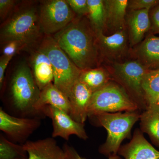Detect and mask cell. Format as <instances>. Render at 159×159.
Masks as SVG:
<instances>
[{
    "label": "cell",
    "instance_id": "21",
    "mask_svg": "<svg viewBox=\"0 0 159 159\" xmlns=\"http://www.w3.org/2000/svg\"><path fill=\"white\" fill-rule=\"evenodd\" d=\"M78 80L94 93L106 85L111 80V77L108 70L99 67L82 70Z\"/></svg>",
    "mask_w": 159,
    "mask_h": 159
},
{
    "label": "cell",
    "instance_id": "4",
    "mask_svg": "<svg viewBox=\"0 0 159 159\" xmlns=\"http://www.w3.org/2000/svg\"><path fill=\"white\" fill-rule=\"evenodd\" d=\"M41 32L39 9L34 5L22 6L1 26V44L18 41L26 47L37 41Z\"/></svg>",
    "mask_w": 159,
    "mask_h": 159
},
{
    "label": "cell",
    "instance_id": "8",
    "mask_svg": "<svg viewBox=\"0 0 159 159\" xmlns=\"http://www.w3.org/2000/svg\"><path fill=\"white\" fill-rule=\"evenodd\" d=\"M39 17L42 31L51 35L65 28L76 16L66 0H47L41 2Z\"/></svg>",
    "mask_w": 159,
    "mask_h": 159
},
{
    "label": "cell",
    "instance_id": "20",
    "mask_svg": "<svg viewBox=\"0 0 159 159\" xmlns=\"http://www.w3.org/2000/svg\"><path fill=\"white\" fill-rule=\"evenodd\" d=\"M140 129L148 134L153 144L159 147V105L148 106L140 116Z\"/></svg>",
    "mask_w": 159,
    "mask_h": 159
},
{
    "label": "cell",
    "instance_id": "6",
    "mask_svg": "<svg viewBox=\"0 0 159 159\" xmlns=\"http://www.w3.org/2000/svg\"><path fill=\"white\" fill-rule=\"evenodd\" d=\"M140 110L124 89L111 80L93 93L88 108V117L102 113Z\"/></svg>",
    "mask_w": 159,
    "mask_h": 159
},
{
    "label": "cell",
    "instance_id": "29",
    "mask_svg": "<svg viewBox=\"0 0 159 159\" xmlns=\"http://www.w3.org/2000/svg\"><path fill=\"white\" fill-rule=\"evenodd\" d=\"M18 1L15 0H0V17L4 20L16 6Z\"/></svg>",
    "mask_w": 159,
    "mask_h": 159
},
{
    "label": "cell",
    "instance_id": "12",
    "mask_svg": "<svg viewBox=\"0 0 159 159\" xmlns=\"http://www.w3.org/2000/svg\"><path fill=\"white\" fill-rule=\"evenodd\" d=\"M125 159H159V151L145 139L141 129H137L129 143L121 146L118 152Z\"/></svg>",
    "mask_w": 159,
    "mask_h": 159
},
{
    "label": "cell",
    "instance_id": "17",
    "mask_svg": "<svg viewBox=\"0 0 159 159\" xmlns=\"http://www.w3.org/2000/svg\"><path fill=\"white\" fill-rule=\"evenodd\" d=\"M23 145L28 152V159H66L63 149L52 137L28 141Z\"/></svg>",
    "mask_w": 159,
    "mask_h": 159
},
{
    "label": "cell",
    "instance_id": "5",
    "mask_svg": "<svg viewBox=\"0 0 159 159\" xmlns=\"http://www.w3.org/2000/svg\"><path fill=\"white\" fill-rule=\"evenodd\" d=\"M39 48L47 54L52 64L54 84L69 98L82 70L74 64L51 35H46Z\"/></svg>",
    "mask_w": 159,
    "mask_h": 159
},
{
    "label": "cell",
    "instance_id": "7",
    "mask_svg": "<svg viewBox=\"0 0 159 159\" xmlns=\"http://www.w3.org/2000/svg\"><path fill=\"white\" fill-rule=\"evenodd\" d=\"M138 61L115 62L112 70H108L111 79L122 87L136 103L140 110L147 109L142 82L145 72L148 70Z\"/></svg>",
    "mask_w": 159,
    "mask_h": 159
},
{
    "label": "cell",
    "instance_id": "28",
    "mask_svg": "<svg viewBox=\"0 0 159 159\" xmlns=\"http://www.w3.org/2000/svg\"><path fill=\"white\" fill-rule=\"evenodd\" d=\"M151 29L149 33L159 34V3L149 11Z\"/></svg>",
    "mask_w": 159,
    "mask_h": 159
},
{
    "label": "cell",
    "instance_id": "23",
    "mask_svg": "<svg viewBox=\"0 0 159 159\" xmlns=\"http://www.w3.org/2000/svg\"><path fill=\"white\" fill-rule=\"evenodd\" d=\"M89 12L87 18L96 34L104 32L106 9L104 0H88Z\"/></svg>",
    "mask_w": 159,
    "mask_h": 159
},
{
    "label": "cell",
    "instance_id": "10",
    "mask_svg": "<svg viewBox=\"0 0 159 159\" xmlns=\"http://www.w3.org/2000/svg\"><path fill=\"white\" fill-rule=\"evenodd\" d=\"M96 34L101 61L105 60L112 63L119 62L129 54L130 48L126 29L109 35L103 32Z\"/></svg>",
    "mask_w": 159,
    "mask_h": 159
},
{
    "label": "cell",
    "instance_id": "13",
    "mask_svg": "<svg viewBox=\"0 0 159 159\" xmlns=\"http://www.w3.org/2000/svg\"><path fill=\"white\" fill-rule=\"evenodd\" d=\"M93 93L85 84L77 80L69 97L70 116L74 120L84 124L88 117V108Z\"/></svg>",
    "mask_w": 159,
    "mask_h": 159
},
{
    "label": "cell",
    "instance_id": "31",
    "mask_svg": "<svg viewBox=\"0 0 159 159\" xmlns=\"http://www.w3.org/2000/svg\"><path fill=\"white\" fill-rule=\"evenodd\" d=\"M12 57L2 55L0 58V88H2L4 83V75L6 68Z\"/></svg>",
    "mask_w": 159,
    "mask_h": 159
},
{
    "label": "cell",
    "instance_id": "1",
    "mask_svg": "<svg viewBox=\"0 0 159 159\" xmlns=\"http://www.w3.org/2000/svg\"><path fill=\"white\" fill-rule=\"evenodd\" d=\"M53 37L81 70L99 67L101 59L97 46V34L87 18L76 17Z\"/></svg>",
    "mask_w": 159,
    "mask_h": 159
},
{
    "label": "cell",
    "instance_id": "14",
    "mask_svg": "<svg viewBox=\"0 0 159 159\" xmlns=\"http://www.w3.org/2000/svg\"><path fill=\"white\" fill-rule=\"evenodd\" d=\"M148 9L128 11L126 16V28L130 49L144 39L150 31L151 23Z\"/></svg>",
    "mask_w": 159,
    "mask_h": 159
},
{
    "label": "cell",
    "instance_id": "9",
    "mask_svg": "<svg viewBox=\"0 0 159 159\" xmlns=\"http://www.w3.org/2000/svg\"><path fill=\"white\" fill-rule=\"evenodd\" d=\"M41 118H20L11 116L0 108V130L11 142L24 145L29 137L39 128Z\"/></svg>",
    "mask_w": 159,
    "mask_h": 159
},
{
    "label": "cell",
    "instance_id": "19",
    "mask_svg": "<svg viewBox=\"0 0 159 159\" xmlns=\"http://www.w3.org/2000/svg\"><path fill=\"white\" fill-rule=\"evenodd\" d=\"M47 106L54 107L70 115V104L69 98L52 83L41 91L34 109L44 116L42 110Z\"/></svg>",
    "mask_w": 159,
    "mask_h": 159
},
{
    "label": "cell",
    "instance_id": "25",
    "mask_svg": "<svg viewBox=\"0 0 159 159\" xmlns=\"http://www.w3.org/2000/svg\"><path fill=\"white\" fill-rule=\"evenodd\" d=\"M159 3V0H129L128 1V11L150 10Z\"/></svg>",
    "mask_w": 159,
    "mask_h": 159
},
{
    "label": "cell",
    "instance_id": "15",
    "mask_svg": "<svg viewBox=\"0 0 159 159\" xmlns=\"http://www.w3.org/2000/svg\"><path fill=\"white\" fill-rule=\"evenodd\" d=\"M129 54L149 69L159 66V36L149 33L142 42L130 49Z\"/></svg>",
    "mask_w": 159,
    "mask_h": 159
},
{
    "label": "cell",
    "instance_id": "32",
    "mask_svg": "<svg viewBox=\"0 0 159 159\" xmlns=\"http://www.w3.org/2000/svg\"><path fill=\"white\" fill-rule=\"evenodd\" d=\"M157 103L158 104H159V98H158V102H157Z\"/></svg>",
    "mask_w": 159,
    "mask_h": 159
},
{
    "label": "cell",
    "instance_id": "22",
    "mask_svg": "<svg viewBox=\"0 0 159 159\" xmlns=\"http://www.w3.org/2000/svg\"><path fill=\"white\" fill-rule=\"evenodd\" d=\"M142 88L147 107L157 103L159 97V69L147 70L142 80Z\"/></svg>",
    "mask_w": 159,
    "mask_h": 159
},
{
    "label": "cell",
    "instance_id": "11",
    "mask_svg": "<svg viewBox=\"0 0 159 159\" xmlns=\"http://www.w3.org/2000/svg\"><path fill=\"white\" fill-rule=\"evenodd\" d=\"M42 112L45 117L52 120V138L61 137L68 141L71 135H75L84 140L88 139L84 124L76 122L64 111L51 106H47L43 108Z\"/></svg>",
    "mask_w": 159,
    "mask_h": 159
},
{
    "label": "cell",
    "instance_id": "26",
    "mask_svg": "<svg viewBox=\"0 0 159 159\" xmlns=\"http://www.w3.org/2000/svg\"><path fill=\"white\" fill-rule=\"evenodd\" d=\"M74 13L78 16H87L89 12L88 0H66Z\"/></svg>",
    "mask_w": 159,
    "mask_h": 159
},
{
    "label": "cell",
    "instance_id": "30",
    "mask_svg": "<svg viewBox=\"0 0 159 159\" xmlns=\"http://www.w3.org/2000/svg\"><path fill=\"white\" fill-rule=\"evenodd\" d=\"M66 154V159H87L80 155L77 151L73 146L65 143L62 147ZM108 159H121L118 155H111L108 157Z\"/></svg>",
    "mask_w": 159,
    "mask_h": 159
},
{
    "label": "cell",
    "instance_id": "16",
    "mask_svg": "<svg viewBox=\"0 0 159 159\" xmlns=\"http://www.w3.org/2000/svg\"><path fill=\"white\" fill-rule=\"evenodd\" d=\"M106 19L104 33L113 34L125 29L128 0H105Z\"/></svg>",
    "mask_w": 159,
    "mask_h": 159
},
{
    "label": "cell",
    "instance_id": "24",
    "mask_svg": "<svg viewBox=\"0 0 159 159\" xmlns=\"http://www.w3.org/2000/svg\"><path fill=\"white\" fill-rule=\"evenodd\" d=\"M28 154L23 145L11 142L0 134V159H28Z\"/></svg>",
    "mask_w": 159,
    "mask_h": 159
},
{
    "label": "cell",
    "instance_id": "3",
    "mask_svg": "<svg viewBox=\"0 0 159 159\" xmlns=\"http://www.w3.org/2000/svg\"><path fill=\"white\" fill-rule=\"evenodd\" d=\"M141 114L140 110H137L124 113H102L89 116L94 125L102 126L107 132V139L99 147V152L108 157L118 154L121 143L130 137L132 128L140 120Z\"/></svg>",
    "mask_w": 159,
    "mask_h": 159
},
{
    "label": "cell",
    "instance_id": "27",
    "mask_svg": "<svg viewBox=\"0 0 159 159\" xmlns=\"http://www.w3.org/2000/svg\"><path fill=\"white\" fill-rule=\"evenodd\" d=\"M4 45L2 55L8 57H13L18 51L26 47L23 43L18 41H11Z\"/></svg>",
    "mask_w": 159,
    "mask_h": 159
},
{
    "label": "cell",
    "instance_id": "18",
    "mask_svg": "<svg viewBox=\"0 0 159 159\" xmlns=\"http://www.w3.org/2000/svg\"><path fill=\"white\" fill-rule=\"evenodd\" d=\"M32 74L40 90L54 80V70L50 59L40 48L34 51L31 57Z\"/></svg>",
    "mask_w": 159,
    "mask_h": 159
},
{
    "label": "cell",
    "instance_id": "2",
    "mask_svg": "<svg viewBox=\"0 0 159 159\" xmlns=\"http://www.w3.org/2000/svg\"><path fill=\"white\" fill-rule=\"evenodd\" d=\"M41 91L32 71L26 64L21 65L14 72L7 85L4 102L6 112L20 118L45 117L34 109Z\"/></svg>",
    "mask_w": 159,
    "mask_h": 159
}]
</instances>
